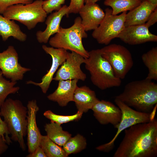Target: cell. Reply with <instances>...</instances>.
<instances>
[{"mask_svg": "<svg viewBox=\"0 0 157 157\" xmlns=\"http://www.w3.org/2000/svg\"><path fill=\"white\" fill-rule=\"evenodd\" d=\"M100 0H84V2L87 3H95Z\"/></svg>", "mask_w": 157, "mask_h": 157, "instance_id": "36", "label": "cell"}, {"mask_svg": "<svg viewBox=\"0 0 157 157\" xmlns=\"http://www.w3.org/2000/svg\"><path fill=\"white\" fill-rule=\"evenodd\" d=\"M66 0H45L43 1L42 7L47 14L54 10H59L62 7Z\"/></svg>", "mask_w": 157, "mask_h": 157, "instance_id": "29", "label": "cell"}, {"mask_svg": "<svg viewBox=\"0 0 157 157\" xmlns=\"http://www.w3.org/2000/svg\"><path fill=\"white\" fill-rule=\"evenodd\" d=\"M44 130L49 138L55 143L60 147L65 143L72 135L64 131L60 125L50 122L47 123L44 126Z\"/></svg>", "mask_w": 157, "mask_h": 157, "instance_id": "22", "label": "cell"}, {"mask_svg": "<svg viewBox=\"0 0 157 157\" xmlns=\"http://www.w3.org/2000/svg\"><path fill=\"white\" fill-rule=\"evenodd\" d=\"M157 22V8L151 14L145 23L149 28Z\"/></svg>", "mask_w": 157, "mask_h": 157, "instance_id": "33", "label": "cell"}, {"mask_svg": "<svg viewBox=\"0 0 157 157\" xmlns=\"http://www.w3.org/2000/svg\"><path fill=\"white\" fill-rule=\"evenodd\" d=\"M105 10V17L98 27L94 30L92 36L98 43L108 45L113 39L117 38L125 28L127 12L117 15L113 14L109 8Z\"/></svg>", "mask_w": 157, "mask_h": 157, "instance_id": "7", "label": "cell"}, {"mask_svg": "<svg viewBox=\"0 0 157 157\" xmlns=\"http://www.w3.org/2000/svg\"><path fill=\"white\" fill-rule=\"evenodd\" d=\"M91 110L95 118L101 124H110L116 128L121 120L120 109L109 101L99 100Z\"/></svg>", "mask_w": 157, "mask_h": 157, "instance_id": "13", "label": "cell"}, {"mask_svg": "<svg viewBox=\"0 0 157 157\" xmlns=\"http://www.w3.org/2000/svg\"><path fill=\"white\" fill-rule=\"evenodd\" d=\"M42 47L45 53L51 57L52 62L51 67L47 73L42 77L40 83L28 81H26V83L39 86L43 93L46 94L49 88L55 73L59 67L65 60L67 51L63 49L49 47L45 45H42Z\"/></svg>", "mask_w": 157, "mask_h": 157, "instance_id": "12", "label": "cell"}, {"mask_svg": "<svg viewBox=\"0 0 157 157\" xmlns=\"http://www.w3.org/2000/svg\"><path fill=\"white\" fill-rule=\"evenodd\" d=\"M8 145L6 140L0 136V156L7 150Z\"/></svg>", "mask_w": 157, "mask_h": 157, "instance_id": "35", "label": "cell"}, {"mask_svg": "<svg viewBox=\"0 0 157 157\" xmlns=\"http://www.w3.org/2000/svg\"><path fill=\"white\" fill-rule=\"evenodd\" d=\"M78 80L76 79L59 81L57 89L47 96L51 101L57 102L61 107L66 106L70 101H74V95L78 87Z\"/></svg>", "mask_w": 157, "mask_h": 157, "instance_id": "18", "label": "cell"}, {"mask_svg": "<svg viewBox=\"0 0 157 157\" xmlns=\"http://www.w3.org/2000/svg\"><path fill=\"white\" fill-rule=\"evenodd\" d=\"M1 116L0 115V136L5 140L8 144L9 145L12 142L9 136L10 133L5 122L2 120Z\"/></svg>", "mask_w": 157, "mask_h": 157, "instance_id": "32", "label": "cell"}, {"mask_svg": "<svg viewBox=\"0 0 157 157\" xmlns=\"http://www.w3.org/2000/svg\"><path fill=\"white\" fill-rule=\"evenodd\" d=\"M89 54L84 63L92 83L102 90L120 86L121 80L115 76L110 63L102 56L100 49L92 50Z\"/></svg>", "mask_w": 157, "mask_h": 157, "instance_id": "4", "label": "cell"}, {"mask_svg": "<svg viewBox=\"0 0 157 157\" xmlns=\"http://www.w3.org/2000/svg\"><path fill=\"white\" fill-rule=\"evenodd\" d=\"M26 157H47L42 149L38 147L33 152L29 153L26 156Z\"/></svg>", "mask_w": 157, "mask_h": 157, "instance_id": "34", "label": "cell"}, {"mask_svg": "<svg viewBox=\"0 0 157 157\" xmlns=\"http://www.w3.org/2000/svg\"><path fill=\"white\" fill-rule=\"evenodd\" d=\"M124 131L113 157L157 156V119L133 125Z\"/></svg>", "mask_w": 157, "mask_h": 157, "instance_id": "1", "label": "cell"}, {"mask_svg": "<svg viewBox=\"0 0 157 157\" xmlns=\"http://www.w3.org/2000/svg\"><path fill=\"white\" fill-rule=\"evenodd\" d=\"M115 98L138 111L151 113L157 103V84L146 78L131 81Z\"/></svg>", "mask_w": 157, "mask_h": 157, "instance_id": "2", "label": "cell"}, {"mask_svg": "<svg viewBox=\"0 0 157 157\" xmlns=\"http://www.w3.org/2000/svg\"><path fill=\"white\" fill-rule=\"evenodd\" d=\"M17 83V81H8L5 78L0 71V107L9 94H15L19 91V87L15 86Z\"/></svg>", "mask_w": 157, "mask_h": 157, "instance_id": "27", "label": "cell"}, {"mask_svg": "<svg viewBox=\"0 0 157 157\" xmlns=\"http://www.w3.org/2000/svg\"><path fill=\"white\" fill-rule=\"evenodd\" d=\"M117 38L131 45L157 41V36L150 32L145 23L125 27Z\"/></svg>", "mask_w": 157, "mask_h": 157, "instance_id": "14", "label": "cell"}, {"mask_svg": "<svg viewBox=\"0 0 157 157\" xmlns=\"http://www.w3.org/2000/svg\"><path fill=\"white\" fill-rule=\"evenodd\" d=\"M114 101L121 110V119L116 128L117 129L116 133L113 139L109 142L96 147L97 150L100 151L108 152L112 150L114 148V143L118 136L125 129L136 124L151 121L150 113L141 112L133 109L116 98Z\"/></svg>", "mask_w": 157, "mask_h": 157, "instance_id": "9", "label": "cell"}, {"mask_svg": "<svg viewBox=\"0 0 157 157\" xmlns=\"http://www.w3.org/2000/svg\"><path fill=\"white\" fill-rule=\"evenodd\" d=\"M142 1H143L144 0H140Z\"/></svg>", "mask_w": 157, "mask_h": 157, "instance_id": "38", "label": "cell"}, {"mask_svg": "<svg viewBox=\"0 0 157 157\" xmlns=\"http://www.w3.org/2000/svg\"><path fill=\"white\" fill-rule=\"evenodd\" d=\"M85 58L75 52H67L65 60L61 65L53 80L56 81L76 79L84 81L86 75L81 69Z\"/></svg>", "mask_w": 157, "mask_h": 157, "instance_id": "11", "label": "cell"}, {"mask_svg": "<svg viewBox=\"0 0 157 157\" xmlns=\"http://www.w3.org/2000/svg\"><path fill=\"white\" fill-rule=\"evenodd\" d=\"M18 59V53L13 46L0 53V69L3 75L13 81L22 80L24 74L31 70L22 66Z\"/></svg>", "mask_w": 157, "mask_h": 157, "instance_id": "10", "label": "cell"}, {"mask_svg": "<svg viewBox=\"0 0 157 157\" xmlns=\"http://www.w3.org/2000/svg\"><path fill=\"white\" fill-rule=\"evenodd\" d=\"M40 146L47 157H67L68 155L61 147L55 143L46 135H41Z\"/></svg>", "mask_w": 157, "mask_h": 157, "instance_id": "24", "label": "cell"}, {"mask_svg": "<svg viewBox=\"0 0 157 157\" xmlns=\"http://www.w3.org/2000/svg\"><path fill=\"white\" fill-rule=\"evenodd\" d=\"M69 15L68 6L66 5L63 6L59 10L51 13L45 20L47 27L45 30L38 31L36 33L38 42L41 43H47L50 37L59 31L63 17Z\"/></svg>", "mask_w": 157, "mask_h": 157, "instance_id": "16", "label": "cell"}, {"mask_svg": "<svg viewBox=\"0 0 157 157\" xmlns=\"http://www.w3.org/2000/svg\"><path fill=\"white\" fill-rule=\"evenodd\" d=\"M83 114L78 111L76 113L72 115H60L54 113L51 110H48L44 112L43 115L51 122L61 125L70 122L78 120L81 118Z\"/></svg>", "mask_w": 157, "mask_h": 157, "instance_id": "28", "label": "cell"}, {"mask_svg": "<svg viewBox=\"0 0 157 157\" xmlns=\"http://www.w3.org/2000/svg\"><path fill=\"white\" fill-rule=\"evenodd\" d=\"M82 24L86 32L97 28L103 20L105 13L98 4L87 3L79 10Z\"/></svg>", "mask_w": 157, "mask_h": 157, "instance_id": "17", "label": "cell"}, {"mask_svg": "<svg viewBox=\"0 0 157 157\" xmlns=\"http://www.w3.org/2000/svg\"><path fill=\"white\" fill-rule=\"evenodd\" d=\"M42 0H36L27 4H18L8 7L2 14L10 20L18 21L29 30L39 23L44 22L47 14L42 7Z\"/></svg>", "mask_w": 157, "mask_h": 157, "instance_id": "6", "label": "cell"}, {"mask_svg": "<svg viewBox=\"0 0 157 157\" xmlns=\"http://www.w3.org/2000/svg\"><path fill=\"white\" fill-rule=\"evenodd\" d=\"M26 107L28 111L27 145L28 152L30 153L33 152L39 146L41 134L36 123V115L39 110L36 101H29Z\"/></svg>", "mask_w": 157, "mask_h": 157, "instance_id": "15", "label": "cell"}, {"mask_svg": "<svg viewBox=\"0 0 157 157\" xmlns=\"http://www.w3.org/2000/svg\"><path fill=\"white\" fill-rule=\"evenodd\" d=\"M86 145L85 138L78 134L73 137H70L63 146V148L68 156L81 151L86 148Z\"/></svg>", "mask_w": 157, "mask_h": 157, "instance_id": "26", "label": "cell"}, {"mask_svg": "<svg viewBox=\"0 0 157 157\" xmlns=\"http://www.w3.org/2000/svg\"><path fill=\"white\" fill-rule=\"evenodd\" d=\"M99 100L95 92L86 85L78 86L74 92V101L78 111L83 113L91 109Z\"/></svg>", "mask_w": 157, "mask_h": 157, "instance_id": "20", "label": "cell"}, {"mask_svg": "<svg viewBox=\"0 0 157 157\" xmlns=\"http://www.w3.org/2000/svg\"><path fill=\"white\" fill-rule=\"evenodd\" d=\"M144 0L146 1L153 4L155 5H157V0Z\"/></svg>", "mask_w": 157, "mask_h": 157, "instance_id": "37", "label": "cell"}, {"mask_svg": "<svg viewBox=\"0 0 157 157\" xmlns=\"http://www.w3.org/2000/svg\"><path fill=\"white\" fill-rule=\"evenodd\" d=\"M33 0H0V13L3 14L9 7L18 4H27L32 3Z\"/></svg>", "mask_w": 157, "mask_h": 157, "instance_id": "30", "label": "cell"}, {"mask_svg": "<svg viewBox=\"0 0 157 157\" xmlns=\"http://www.w3.org/2000/svg\"><path fill=\"white\" fill-rule=\"evenodd\" d=\"M27 108L21 101L9 98L0 107V115L11 135V139L17 142L23 151L26 149L24 137L27 135Z\"/></svg>", "mask_w": 157, "mask_h": 157, "instance_id": "3", "label": "cell"}, {"mask_svg": "<svg viewBox=\"0 0 157 157\" xmlns=\"http://www.w3.org/2000/svg\"><path fill=\"white\" fill-rule=\"evenodd\" d=\"M84 0H70L69 5L68 6L69 14L78 13L84 6Z\"/></svg>", "mask_w": 157, "mask_h": 157, "instance_id": "31", "label": "cell"}, {"mask_svg": "<svg viewBox=\"0 0 157 157\" xmlns=\"http://www.w3.org/2000/svg\"><path fill=\"white\" fill-rule=\"evenodd\" d=\"M0 37L3 41L10 37L22 42L25 41L26 35L23 32L19 26L14 20L8 19L0 13Z\"/></svg>", "mask_w": 157, "mask_h": 157, "instance_id": "21", "label": "cell"}, {"mask_svg": "<svg viewBox=\"0 0 157 157\" xmlns=\"http://www.w3.org/2000/svg\"><path fill=\"white\" fill-rule=\"evenodd\" d=\"M157 8V5L144 0L137 6L126 14L125 26L142 24L146 23L151 14Z\"/></svg>", "mask_w": 157, "mask_h": 157, "instance_id": "19", "label": "cell"}, {"mask_svg": "<svg viewBox=\"0 0 157 157\" xmlns=\"http://www.w3.org/2000/svg\"><path fill=\"white\" fill-rule=\"evenodd\" d=\"M143 63L147 67L148 73L146 78L157 80V47H153L142 56Z\"/></svg>", "mask_w": 157, "mask_h": 157, "instance_id": "23", "label": "cell"}, {"mask_svg": "<svg viewBox=\"0 0 157 157\" xmlns=\"http://www.w3.org/2000/svg\"><path fill=\"white\" fill-rule=\"evenodd\" d=\"M142 2L140 0H105L104 4L111 8L113 14L117 15L132 10Z\"/></svg>", "mask_w": 157, "mask_h": 157, "instance_id": "25", "label": "cell"}, {"mask_svg": "<svg viewBox=\"0 0 157 157\" xmlns=\"http://www.w3.org/2000/svg\"><path fill=\"white\" fill-rule=\"evenodd\" d=\"M87 37L82 24L81 18L78 17L71 27L67 28L60 27L59 31L49 39V44L55 48L75 52L86 58L89 57V52L84 48L82 39Z\"/></svg>", "mask_w": 157, "mask_h": 157, "instance_id": "5", "label": "cell"}, {"mask_svg": "<svg viewBox=\"0 0 157 157\" xmlns=\"http://www.w3.org/2000/svg\"><path fill=\"white\" fill-rule=\"evenodd\" d=\"M100 49L102 56L110 63L115 76L121 80L124 79L133 65L130 51L123 46L115 44Z\"/></svg>", "mask_w": 157, "mask_h": 157, "instance_id": "8", "label": "cell"}]
</instances>
